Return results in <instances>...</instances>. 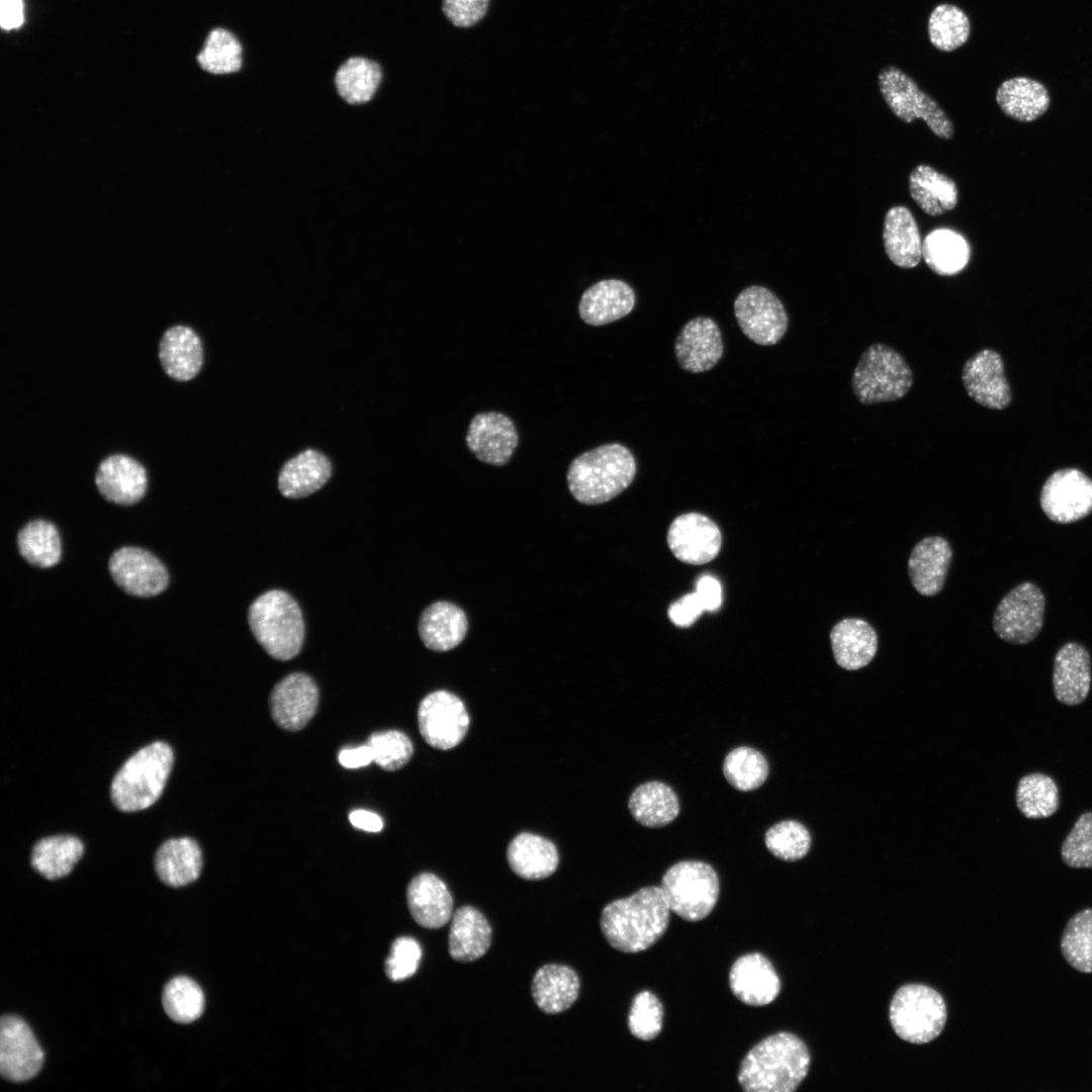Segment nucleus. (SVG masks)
Wrapping results in <instances>:
<instances>
[{
  "mask_svg": "<svg viewBox=\"0 0 1092 1092\" xmlns=\"http://www.w3.org/2000/svg\"><path fill=\"white\" fill-rule=\"evenodd\" d=\"M670 912L661 887L647 886L606 905L600 926L613 948L636 953L661 938L668 927Z\"/></svg>",
  "mask_w": 1092,
  "mask_h": 1092,
  "instance_id": "1",
  "label": "nucleus"
},
{
  "mask_svg": "<svg viewBox=\"0 0 1092 1092\" xmlns=\"http://www.w3.org/2000/svg\"><path fill=\"white\" fill-rule=\"evenodd\" d=\"M809 1067L810 1054L804 1041L782 1031L763 1038L746 1054L738 1083L746 1092H793Z\"/></svg>",
  "mask_w": 1092,
  "mask_h": 1092,
  "instance_id": "2",
  "label": "nucleus"
},
{
  "mask_svg": "<svg viewBox=\"0 0 1092 1092\" xmlns=\"http://www.w3.org/2000/svg\"><path fill=\"white\" fill-rule=\"evenodd\" d=\"M636 474L631 451L618 443L605 444L574 458L566 479L572 496L583 505L607 503L624 491Z\"/></svg>",
  "mask_w": 1092,
  "mask_h": 1092,
  "instance_id": "3",
  "label": "nucleus"
},
{
  "mask_svg": "<svg viewBox=\"0 0 1092 1092\" xmlns=\"http://www.w3.org/2000/svg\"><path fill=\"white\" fill-rule=\"evenodd\" d=\"M248 621L257 642L277 660L286 661L301 650L304 621L297 602L286 592L272 589L250 606Z\"/></svg>",
  "mask_w": 1092,
  "mask_h": 1092,
  "instance_id": "4",
  "label": "nucleus"
},
{
  "mask_svg": "<svg viewBox=\"0 0 1092 1092\" xmlns=\"http://www.w3.org/2000/svg\"><path fill=\"white\" fill-rule=\"evenodd\" d=\"M173 760L172 748L162 741L136 751L113 778L110 795L114 806L122 812L152 806L162 795Z\"/></svg>",
  "mask_w": 1092,
  "mask_h": 1092,
  "instance_id": "5",
  "label": "nucleus"
},
{
  "mask_svg": "<svg viewBox=\"0 0 1092 1092\" xmlns=\"http://www.w3.org/2000/svg\"><path fill=\"white\" fill-rule=\"evenodd\" d=\"M850 384L862 404L895 401L912 388L913 373L900 352L884 343H874L860 355Z\"/></svg>",
  "mask_w": 1092,
  "mask_h": 1092,
  "instance_id": "6",
  "label": "nucleus"
},
{
  "mask_svg": "<svg viewBox=\"0 0 1092 1092\" xmlns=\"http://www.w3.org/2000/svg\"><path fill=\"white\" fill-rule=\"evenodd\" d=\"M671 912L690 922L706 918L717 904L719 877L702 860H681L667 869L660 885Z\"/></svg>",
  "mask_w": 1092,
  "mask_h": 1092,
  "instance_id": "7",
  "label": "nucleus"
},
{
  "mask_svg": "<svg viewBox=\"0 0 1092 1092\" xmlns=\"http://www.w3.org/2000/svg\"><path fill=\"white\" fill-rule=\"evenodd\" d=\"M946 1005L934 989L921 984L899 988L890 1005V1022L896 1034L911 1043L936 1038L946 1021Z\"/></svg>",
  "mask_w": 1092,
  "mask_h": 1092,
  "instance_id": "8",
  "label": "nucleus"
},
{
  "mask_svg": "<svg viewBox=\"0 0 1092 1092\" xmlns=\"http://www.w3.org/2000/svg\"><path fill=\"white\" fill-rule=\"evenodd\" d=\"M878 84L884 101L902 121L910 123L921 118L936 136H953L954 127L945 111L904 71L887 66L880 71Z\"/></svg>",
  "mask_w": 1092,
  "mask_h": 1092,
  "instance_id": "9",
  "label": "nucleus"
},
{
  "mask_svg": "<svg viewBox=\"0 0 1092 1092\" xmlns=\"http://www.w3.org/2000/svg\"><path fill=\"white\" fill-rule=\"evenodd\" d=\"M1044 606V596L1037 585L1028 581L1019 583L996 607L993 629L1005 642L1026 644L1041 630Z\"/></svg>",
  "mask_w": 1092,
  "mask_h": 1092,
  "instance_id": "10",
  "label": "nucleus"
},
{
  "mask_svg": "<svg viewBox=\"0 0 1092 1092\" xmlns=\"http://www.w3.org/2000/svg\"><path fill=\"white\" fill-rule=\"evenodd\" d=\"M734 313L743 334L761 346H771L785 336L789 318L784 304L769 289L751 285L734 300Z\"/></svg>",
  "mask_w": 1092,
  "mask_h": 1092,
  "instance_id": "11",
  "label": "nucleus"
},
{
  "mask_svg": "<svg viewBox=\"0 0 1092 1092\" xmlns=\"http://www.w3.org/2000/svg\"><path fill=\"white\" fill-rule=\"evenodd\" d=\"M418 722L420 733L429 745L447 750L463 740L469 727V716L456 695L440 690L421 701Z\"/></svg>",
  "mask_w": 1092,
  "mask_h": 1092,
  "instance_id": "12",
  "label": "nucleus"
},
{
  "mask_svg": "<svg viewBox=\"0 0 1092 1092\" xmlns=\"http://www.w3.org/2000/svg\"><path fill=\"white\" fill-rule=\"evenodd\" d=\"M1039 500L1053 522L1079 521L1092 513V479L1075 468L1058 470L1044 482Z\"/></svg>",
  "mask_w": 1092,
  "mask_h": 1092,
  "instance_id": "13",
  "label": "nucleus"
},
{
  "mask_svg": "<svg viewBox=\"0 0 1092 1092\" xmlns=\"http://www.w3.org/2000/svg\"><path fill=\"white\" fill-rule=\"evenodd\" d=\"M44 1055L29 1026L18 1016L0 1021V1074L10 1082H24L41 1070Z\"/></svg>",
  "mask_w": 1092,
  "mask_h": 1092,
  "instance_id": "14",
  "label": "nucleus"
},
{
  "mask_svg": "<svg viewBox=\"0 0 1092 1092\" xmlns=\"http://www.w3.org/2000/svg\"><path fill=\"white\" fill-rule=\"evenodd\" d=\"M108 568L114 582L134 597H155L169 583L164 564L154 554L139 547L116 550L109 559Z\"/></svg>",
  "mask_w": 1092,
  "mask_h": 1092,
  "instance_id": "15",
  "label": "nucleus"
},
{
  "mask_svg": "<svg viewBox=\"0 0 1092 1092\" xmlns=\"http://www.w3.org/2000/svg\"><path fill=\"white\" fill-rule=\"evenodd\" d=\"M962 383L967 394L984 407L1000 411L1011 402L1004 363L995 350L983 349L969 357L962 369Z\"/></svg>",
  "mask_w": 1092,
  "mask_h": 1092,
  "instance_id": "16",
  "label": "nucleus"
},
{
  "mask_svg": "<svg viewBox=\"0 0 1092 1092\" xmlns=\"http://www.w3.org/2000/svg\"><path fill=\"white\" fill-rule=\"evenodd\" d=\"M667 544L681 562L702 565L719 553L722 537L718 526L708 517L689 513L674 519L667 532Z\"/></svg>",
  "mask_w": 1092,
  "mask_h": 1092,
  "instance_id": "17",
  "label": "nucleus"
},
{
  "mask_svg": "<svg viewBox=\"0 0 1092 1092\" xmlns=\"http://www.w3.org/2000/svg\"><path fill=\"white\" fill-rule=\"evenodd\" d=\"M465 440L468 449L479 461L503 466L510 461L518 447L519 435L508 416L485 412L472 418Z\"/></svg>",
  "mask_w": 1092,
  "mask_h": 1092,
  "instance_id": "18",
  "label": "nucleus"
},
{
  "mask_svg": "<svg viewBox=\"0 0 1092 1092\" xmlns=\"http://www.w3.org/2000/svg\"><path fill=\"white\" fill-rule=\"evenodd\" d=\"M270 711L274 722L282 729H302L315 714L318 689L305 673L293 672L281 679L272 690Z\"/></svg>",
  "mask_w": 1092,
  "mask_h": 1092,
  "instance_id": "19",
  "label": "nucleus"
},
{
  "mask_svg": "<svg viewBox=\"0 0 1092 1092\" xmlns=\"http://www.w3.org/2000/svg\"><path fill=\"white\" fill-rule=\"evenodd\" d=\"M723 342L717 324L710 317L697 316L678 333L674 352L679 366L692 373L715 367L723 355Z\"/></svg>",
  "mask_w": 1092,
  "mask_h": 1092,
  "instance_id": "20",
  "label": "nucleus"
},
{
  "mask_svg": "<svg viewBox=\"0 0 1092 1092\" xmlns=\"http://www.w3.org/2000/svg\"><path fill=\"white\" fill-rule=\"evenodd\" d=\"M733 995L750 1006L771 1003L781 991V981L772 964L764 956L753 952L738 958L729 973Z\"/></svg>",
  "mask_w": 1092,
  "mask_h": 1092,
  "instance_id": "21",
  "label": "nucleus"
},
{
  "mask_svg": "<svg viewBox=\"0 0 1092 1092\" xmlns=\"http://www.w3.org/2000/svg\"><path fill=\"white\" fill-rule=\"evenodd\" d=\"M95 483L101 495L108 502L130 506L144 497L148 477L145 467L139 461L128 455L113 454L98 465Z\"/></svg>",
  "mask_w": 1092,
  "mask_h": 1092,
  "instance_id": "22",
  "label": "nucleus"
},
{
  "mask_svg": "<svg viewBox=\"0 0 1092 1092\" xmlns=\"http://www.w3.org/2000/svg\"><path fill=\"white\" fill-rule=\"evenodd\" d=\"M952 548L941 536H928L912 549L908 574L915 590L925 597L939 594L952 560Z\"/></svg>",
  "mask_w": 1092,
  "mask_h": 1092,
  "instance_id": "23",
  "label": "nucleus"
},
{
  "mask_svg": "<svg viewBox=\"0 0 1092 1092\" xmlns=\"http://www.w3.org/2000/svg\"><path fill=\"white\" fill-rule=\"evenodd\" d=\"M1091 685V658L1081 644L1069 642L1054 660L1053 686L1057 700L1065 705H1079L1087 698Z\"/></svg>",
  "mask_w": 1092,
  "mask_h": 1092,
  "instance_id": "24",
  "label": "nucleus"
},
{
  "mask_svg": "<svg viewBox=\"0 0 1092 1092\" xmlns=\"http://www.w3.org/2000/svg\"><path fill=\"white\" fill-rule=\"evenodd\" d=\"M634 290L618 279L602 280L581 295L578 312L580 318L590 326H604L630 313L635 305Z\"/></svg>",
  "mask_w": 1092,
  "mask_h": 1092,
  "instance_id": "25",
  "label": "nucleus"
},
{
  "mask_svg": "<svg viewBox=\"0 0 1092 1092\" xmlns=\"http://www.w3.org/2000/svg\"><path fill=\"white\" fill-rule=\"evenodd\" d=\"M406 900L412 917L425 928H440L452 917L453 898L434 874L416 876L407 887Z\"/></svg>",
  "mask_w": 1092,
  "mask_h": 1092,
  "instance_id": "26",
  "label": "nucleus"
},
{
  "mask_svg": "<svg viewBox=\"0 0 1092 1092\" xmlns=\"http://www.w3.org/2000/svg\"><path fill=\"white\" fill-rule=\"evenodd\" d=\"M830 642L836 663L846 670L867 666L878 650V635L873 626L859 618H845L830 631Z\"/></svg>",
  "mask_w": 1092,
  "mask_h": 1092,
  "instance_id": "27",
  "label": "nucleus"
},
{
  "mask_svg": "<svg viewBox=\"0 0 1092 1092\" xmlns=\"http://www.w3.org/2000/svg\"><path fill=\"white\" fill-rule=\"evenodd\" d=\"M159 359L163 369L171 378L178 381L191 380L202 367L201 341L189 327H171L161 338Z\"/></svg>",
  "mask_w": 1092,
  "mask_h": 1092,
  "instance_id": "28",
  "label": "nucleus"
},
{
  "mask_svg": "<svg viewBox=\"0 0 1092 1092\" xmlns=\"http://www.w3.org/2000/svg\"><path fill=\"white\" fill-rule=\"evenodd\" d=\"M468 621L464 611L449 602H436L427 607L419 621V635L425 646L445 652L455 648L465 638Z\"/></svg>",
  "mask_w": 1092,
  "mask_h": 1092,
  "instance_id": "29",
  "label": "nucleus"
},
{
  "mask_svg": "<svg viewBox=\"0 0 1092 1092\" xmlns=\"http://www.w3.org/2000/svg\"><path fill=\"white\" fill-rule=\"evenodd\" d=\"M883 242L890 261L900 268L916 267L922 257V241L911 211L902 205L891 207L884 218Z\"/></svg>",
  "mask_w": 1092,
  "mask_h": 1092,
  "instance_id": "30",
  "label": "nucleus"
},
{
  "mask_svg": "<svg viewBox=\"0 0 1092 1092\" xmlns=\"http://www.w3.org/2000/svg\"><path fill=\"white\" fill-rule=\"evenodd\" d=\"M331 474L330 459L316 450L307 449L282 466L278 488L285 497L301 498L322 488Z\"/></svg>",
  "mask_w": 1092,
  "mask_h": 1092,
  "instance_id": "31",
  "label": "nucleus"
},
{
  "mask_svg": "<svg viewBox=\"0 0 1092 1092\" xmlns=\"http://www.w3.org/2000/svg\"><path fill=\"white\" fill-rule=\"evenodd\" d=\"M491 928L483 914L472 906L458 908L452 917L448 949L457 962H473L486 953Z\"/></svg>",
  "mask_w": 1092,
  "mask_h": 1092,
  "instance_id": "32",
  "label": "nucleus"
},
{
  "mask_svg": "<svg viewBox=\"0 0 1092 1092\" xmlns=\"http://www.w3.org/2000/svg\"><path fill=\"white\" fill-rule=\"evenodd\" d=\"M507 858L512 871L526 880L549 877L556 871L559 862L554 843L529 832H523L511 841Z\"/></svg>",
  "mask_w": 1092,
  "mask_h": 1092,
  "instance_id": "33",
  "label": "nucleus"
},
{
  "mask_svg": "<svg viewBox=\"0 0 1092 1092\" xmlns=\"http://www.w3.org/2000/svg\"><path fill=\"white\" fill-rule=\"evenodd\" d=\"M202 854L197 842L189 837L165 841L155 854V870L160 880L171 887H182L198 879Z\"/></svg>",
  "mask_w": 1092,
  "mask_h": 1092,
  "instance_id": "34",
  "label": "nucleus"
},
{
  "mask_svg": "<svg viewBox=\"0 0 1092 1092\" xmlns=\"http://www.w3.org/2000/svg\"><path fill=\"white\" fill-rule=\"evenodd\" d=\"M579 979L567 966L546 965L532 981V996L544 1013L557 1014L568 1009L577 999Z\"/></svg>",
  "mask_w": 1092,
  "mask_h": 1092,
  "instance_id": "35",
  "label": "nucleus"
},
{
  "mask_svg": "<svg viewBox=\"0 0 1092 1092\" xmlns=\"http://www.w3.org/2000/svg\"><path fill=\"white\" fill-rule=\"evenodd\" d=\"M628 808L638 823L649 828L668 825L680 811L676 793L659 781L646 782L635 788L630 795Z\"/></svg>",
  "mask_w": 1092,
  "mask_h": 1092,
  "instance_id": "36",
  "label": "nucleus"
},
{
  "mask_svg": "<svg viewBox=\"0 0 1092 1092\" xmlns=\"http://www.w3.org/2000/svg\"><path fill=\"white\" fill-rule=\"evenodd\" d=\"M383 77L378 62L360 56L347 58L335 71L334 86L341 99L350 105L370 102Z\"/></svg>",
  "mask_w": 1092,
  "mask_h": 1092,
  "instance_id": "37",
  "label": "nucleus"
},
{
  "mask_svg": "<svg viewBox=\"0 0 1092 1092\" xmlns=\"http://www.w3.org/2000/svg\"><path fill=\"white\" fill-rule=\"evenodd\" d=\"M909 191L917 205L931 216L949 211L958 203L954 181L928 165L920 164L912 170Z\"/></svg>",
  "mask_w": 1092,
  "mask_h": 1092,
  "instance_id": "38",
  "label": "nucleus"
},
{
  "mask_svg": "<svg viewBox=\"0 0 1092 1092\" xmlns=\"http://www.w3.org/2000/svg\"><path fill=\"white\" fill-rule=\"evenodd\" d=\"M996 101L1006 115L1019 121H1031L1046 111L1050 95L1038 81L1015 77L998 87Z\"/></svg>",
  "mask_w": 1092,
  "mask_h": 1092,
  "instance_id": "39",
  "label": "nucleus"
},
{
  "mask_svg": "<svg viewBox=\"0 0 1092 1092\" xmlns=\"http://www.w3.org/2000/svg\"><path fill=\"white\" fill-rule=\"evenodd\" d=\"M922 257L934 273L950 276L965 269L971 258V248L960 233L950 229H935L922 243Z\"/></svg>",
  "mask_w": 1092,
  "mask_h": 1092,
  "instance_id": "40",
  "label": "nucleus"
},
{
  "mask_svg": "<svg viewBox=\"0 0 1092 1092\" xmlns=\"http://www.w3.org/2000/svg\"><path fill=\"white\" fill-rule=\"evenodd\" d=\"M82 841L72 835H56L38 840L31 852L32 868L48 880L67 876L83 854Z\"/></svg>",
  "mask_w": 1092,
  "mask_h": 1092,
  "instance_id": "41",
  "label": "nucleus"
},
{
  "mask_svg": "<svg viewBox=\"0 0 1092 1092\" xmlns=\"http://www.w3.org/2000/svg\"><path fill=\"white\" fill-rule=\"evenodd\" d=\"M17 547L26 562L40 568L56 565L62 555L59 532L46 520H33L22 527L17 534Z\"/></svg>",
  "mask_w": 1092,
  "mask_h": 1092,
  "instance_id": "42",
  "label": "nucleus"
},
{
  "mask_svg": "<svg viewBox=\"0 0 1092 1092\" xmlns=\"http://www.w3.org/2000/svg\"><path fill=\"white\" fill-rule=\"evenodd\" d=\"M928 37L941 52H952L967 42L971 34L968 15L957 5L942 3L934 7L928 18Z\"/></svg>",
  "mask_w": 1092,
  "mask_h": 1092,
  "instance_id": "43",
  "label": "nucleus"
},
{
  "mask_svg": "<svg viewBox=\"0 0 1092 1092\" xmlns=\"http://www.w3.org/2000/svg\"><path fill=\"white\" fill-rule=\"evenodd\" d=\"M722 771L734 789L750 792L766 781L769 766L759 750L750 746H738L725 756Z\"/></svg>",
  "mask_w": 1092,
  "mask_h": 1092,
  "instance_id": "44",
  "label": "nucleus"
},
{
  "mask_svg": "<svg viewBox=\"0 0 1092 1092\" xmlns=\"http://www.w3.org/2000/svg\"><path fill=\"white\" fill-rule=\"evenodd\" d=\"M197 62L214 75L236 73L243 67V46L230 30L214 28L208 33Z\"/></svg>",
  "mask_w": 1092,
  "mask_h": 1092,
  "instance_id": "45",
  "label": "nucleus"
},
{
  "mask_svg": "<svg viewBox=\"0 0 1092 1092\" xmlns=\"http://www.w3.org/2000/svg\"><path fill=\"white\" fill-rule=\"evenodd\" d=\"M1059 789L1055 781L1034 772L1021 778L1016 789V805L1029 819L1046 818L1059 808Z\"/></svg>",
  "mask_w": 1092,
  "mask_h": 1092,
  "instance_id": "46",
  "label": "nucleus"
},
{
  "mask_svg": "<svg viewBox=\"0 0 1092 1092\" xmlns=\"http://www.w3.org/2000/svg\"><path fill=\"white\" fill-rule=\"evenodd\" d=\"M1065 961L1080 973H1092V908L1079 911L1067 922L1061 937Z\"/></svg>",
  "mask_w": 1092,
  "mask_h": 1092,
  "instance_id": "47",
  "label": "nucleus"
},
{
  "mask_svg": "<svg viewBox=\"0 0 1092 1092\" xmlns=\"http://www.w3.org/2000/svg\"><path fill=\"white\" fill-rule=\"evenodd\" d=\"M162 1002L167 1015L178 1023H190L199 1018L204 1010L202 990L187 977L170 980L164 988Z\"/></svg>",
  "mask_w": 1092,
  "mask_h": 1092,
  "instance_id": "48",
  "label": "nucleus"
},
{
  "mask_svg": "<svg viewBox=\"0 0 1092 1092\" xmlns=\"http://www.w3.org/2000/svg\"><path fill=\"white\" fill-rule=\"evenodd\" d=\"M764 844L776 857L785 861H796L808 853L811 836L802 823L784 820L767 829Z\"/></svg>",
  "mask_w": 1092,
  "mask_h": 1092,
  "instance_id": "49",
  "label": "nucleus"
},
{
  "mask_svg": "<svg viewBox=\"0 0 1092 1092\" xmlns=\"http://www.w3.org/2000/svg\"><path fill=\"white\" fill-rule=\"evenodd\" d=\"M663 1006L656 995L641 991L632 1001L628 1027L632 1035L641 1040L654 1039L662 1029Z\"/></svg>",
  "mask_w": 1092,
  "mask_h": 1092,
  "instance_id": "50",
  "label": "nucleus"
},
{
  "mask_svg": "<svg viewBox=\"0 0 1092 1092\" xmlns=\"http://www.w3.org/2000/svg\"><path fill=\"white\" fill-rule=\"evenodd\" d=\"M367 744L372 749L373 761L388 771L399 769L406 764L414 752L410 738L398 730L373 733Z\"/></svg>",
  "mask_w": 1092,
  "mask_h": 1092,
  "instance_id": "51",
  "label": "nucleus"
},
{
  "mask_svg": "<svg viewBox=\"0 0 1092 1092\" xmlns=\"http://www.w3.org/2000/svg\"><path fill=\"white\" fill-rule=\"evenodd\" d=\"M1061 855L1074 869H1092V812L1082 814L1065 838Z\"/></svg>",
  "mask_w": 1092,
  "mask_h": 1092,
  "instance_id": "52",
  "label": "nucleus"
},
{
  "mask_svg": "<svg viewBox=\"0 0 1092 1092\" xmlns=\"http://www.w3.org/2000/svg\"><path fill=\"white\" fill-rule=\"evenodd\" d=\"M421 958V945L415 938L402 936L395 939L385 963L387 977L394 982L412 977L418 970Z\"/></svg>",
  "mask_w": 1092,
  "mask_h": 1092,
  "instance_id": "53",
  "label": "nucleus"
},
{
  "mask_svg": "<svg viewBox=\"0 0 1092 1092\" xmlns=\"http://www.w3.org/2000/svg\"><path fill=\"white\" fill-rule=\"evenodd\" d=\"M489 0H443L446 17L458 27H469L479 22L487 11Z\"/></svg>",
  "mask_w": 1092,
  "mask_h": 1092,
  "instance_id": "54",
  "label": "nucleus"
},
{
  "mask_svg": "<svg viewBox=\"0 0 1092 1092\" xmlns=\"http://www.w3.org/2000/svg\"><path fill=\"white\" fill-rule=\"evenodd\" d=\"M706 611L698 594L692 593L684 596L673 603L668 609V616L677 627L691 626Z\"/></svg>",
  "mask_w": 1092,
  "mask_h": 1092,
  "instance_id": "55",
  "label": "nucleus"
},
{
  "mask_svg": "<svg viewBox=\"0 0 1092 1092\" xmlns=\"http://www.w3.org/2000/svg\"><path fill=\"white\" fill-rule=\"evenodd\" d=\"M696 588L706 611L714 612L719 609L722 604V588L715 577L703 575L699 578Z\"/></svg>",
  "mask_w": 1092,
  "mask_h": 1092,
  "instance_id": "56",
  "label": "nucleus"
},
{
  "mask_svg": "<svg viewBox=\"0 0 1092 1092\" xmlns=\"http://www.w3.org/2000/svg\"><path fill=\"white\" fill-rule=\"evenodd\" d=\"M23 19L22 0H0V24L3 29L18 28Z\"/></svg>",
  "mask_w": 1092,
  "mask_h": 1092,
  "instance_id": "57",
  "label": "nucleus"
},
{
  "mask_svg": "<svg viewBox=\"0 0 1092 1092\" xmlns=\"http://www.w3.org/2000/svg\"><path fill=\"white\" fill-rule=\"evenodd\" d=\"M338 759L340 764L344 767L358 768L366 766L373 761V753L371 747L368 744H365L341 750Z\"/></svg>",
  "mask_w": 1092,
  "mask_h": 1092,
  "instance_id": "58",
  "label": "nucleus"
},
{
  "mask_svg": "<svg viewBox=\"0 0 1092 1092\" xmlns=\"http://www.w3.org/2000/svg\"><path fill=\"white\" fill-rule=\"evenodd\" d=\"M349 820L354 827L368 832H378L383 827L381 817L366 810L352 811L349 814Z\"/></svg>",
  "mask_w": 1092,
  "mask_h": 1092,
  "instance_id": "59",
  "label": "nucleus"
}]
</instances>
